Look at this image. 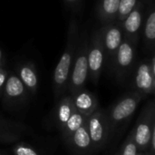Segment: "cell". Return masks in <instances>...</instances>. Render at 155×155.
Returning a JSON list of instances; mask_svg holds the SVG:
<instances>
[{
	"label": "cell",
	"mask_w": 155,
	"mask_h": 155,
	"mask_svg": "<svg viewBox=\"0 0 155 155\" xmlns=\"http://www.w3.org/2000/svg\"><path fill=\"white\" fill-rule=\"evenodd\" d=\"M0 67H1V66H0Z\"/></svg>",
	"instance_id": "cell-28"
},
{
	"label": "cell",
	"mask_w": 155,
	"mask_h": 155,
	"mask_svg": "<svg viewBox=\"0 0 155 155\" xmlns=\"http://www.w3.org/2000/svg\"><path fill=\"white\" fill-rule=\"evenodd\" d=\"M18 77L25 86L26 90L32 94H35L38 86V77L33 64H22L18 69Z\"/></svg>",
	"instance_id": "cell-15"
},
{
	"label": "cell",
	"mask_w": 155,
	"mask_h": 155,
	"mask_svg": "<svg viewBox=\"0 0 155 155\" xmlns=\"http://www.w3.org/2000/svg\"><path fill=\"white\" fill-rule=\"evenodd\" d=\"M67 143L75 153L80 154L87 153L93 149L91 138L85 122L72 134Z\"/></svg>",
	"instance_id": "cell-13"
},
{
	"label": "cell",
	"mask_w": 155,
	"mask_h": 155,
	"mask_svg": "<svg viewBox=\"0 0 155 155\" xmlns=\"http://www.w3.org/2000/svg\"><path fill=\"white\" fill-rule=\"evenodd\" d=\"M76 44H77V25L75 21H72L69 25L65 48L54 71L53 86H54V93L55 97H58L60 94H62L64 92L65 89H67L69 76L76 53Z\"/></svg>",
	"instance_id": "cell-1"
},
{
	"label": "cell",
	"mask_w": 155,
	"mask_h": 155,
	"mask_svg": "<svg viewBox=\"0 0 155 155\" xmlns=\"http://www.w3.org/2000/svg\"><path fill=\"white\" fill-rule=\"evenodd\" d=\"M25 130V126L5 121H0V143H11L20 140L19 131Z\"/></svg>",
	"instance_id": "cell-17"
},
{
	"label": "cell",
	"mask_w": 155,
	"mask_h": 155,
	"mask_svg": "<svg viewBox=\"0 0 155 155\" xmlns=\"http://www.w3.org/2000/svg\"><path fill=\"white\" fill-rule=\"evenodd\" d=\"M4 87L5 102L9 106H15L25 101L26 88L17 75H9L5 80Z\"/></svg>",
	"instance_id": "cell-11"
},
{
	"label": "cell",
	"mask_w": 155,
	"mask_h": 155,
	"mask_svg": "<svg viewBox=\"0 0 155 155\" xmlns=\"http://www.w3.org/2000/svg\"><path fill=\"white\" fill-rule=\"evenodd\" d=\"M65 2V4L70 6V7H73V8H75L78 6V5L80 4L81 0H64Z\"/></svg>",
	"instance_id": "cell-24"
},
{
	"label": "cell",
	"mask_w": 155,
	"mask_h": 155,
	"mask_svg": "<svg viewBox=\"0 0 155 155\" xmlns=\"http://www.w3.org/2000/svg\"><path fill=\"white\" fill-rule=\"evenodd\" d=\"M100 31L104 51V62H107L109 65H112L115 54L124 38L121 23L107 24L101 28Z\"/></svg>",
	"instance_id": "cell-8"
},
{
	"label": "cell",
	"mask_w": 155,
	"mask_h": 155,
	"mask_svg": "<svg viewBox=\"0 0 155 155\" xmlns=\"http://www.w3.org/2000/svg\"><path fill=\"white\" fill-rule=\"evenodd\" d=\"M120 0H100L97 5V15L104 25L114 23L117 18Z\"/></svg>",
	"instance_id": "cell-14"
},
{
	"label": "cell",
	"mask_w": 155,
	"mask_h": 155,
	"mask_svg": "<svg viewBox=\"0 0 155 155\" xmlns=\"http://www.w3.org/2000/svg\"><path fill=\"white\" fill-rule=\"evenodd\" d=\"M155 128V103L151 100L143 108L132 130L138 153L147 152L152 132Z\"/></svg>",
	"instance_id": "cell-3"
},
{
	"label": "cell",
	"mask_w": 155,
	"mask_h": 155,
	"mask_svg": "<svg viewBox=\"0 0 155 155\" xmlns=\"http://www.w3.org/2000/svg\"><path fill=\"white\" fill-rule=\"evenodd\" d=\"M87 60L89 77L94 84H97L104 68V64L105 63L101 31H98L94 34L91 44L88 45Z\"/></svg>",
	"instance_id": "cell-7"
},
{
	"label": "cell",
	"mask_w": 155,
	"mask_h": 155,
	"mask_svg": "<svg viewBox=\"0 0 155 155\" xmlns=\"http://www.w3.org/2000/svg\"><path fill=\"white\" fill-rule=\"evenodd\" d=\"M88 43L84 40L76 49L74 60L71 69L69 81L67 84V89L70 94H73L79 90L84 88L85 83L89 77L88 70V60H87V52H88Z\"/></svg>",
	"instance_id": "cell-4"
},
{
	"label": "cell",
	"mask_w": 155,
	"mask_h": 155,
	"mask_svg": "<svg viewBox=\"0 0 155 155\" xmlns=\"http://www.w3.org/2000/svg\"><path fill=\"white\" fill-rule=\"evenodd\" d=\"M85 124L91 138L92 148L95 151L101 149L106 143L110 134V126L105 111L98 108L86 117Z\"/></svg>",
	"instance_id": "cell-5"
},
{
	"label": "cell",
	"mask_w": 155,
	"mask_h": 155,
	"mask_svg": "<svg viewBox=\"0 0 155 155\" xmlns=\"http://www.w3.org/2000/svg\"><path fill=\"white\" fill-rule=\"evenodd\" d=\"M1 61H2V53L0 51V66H1Z\"/></svg>",
	"instance_id": "cell-26"
},
{
	"label": "cell",
	"mask_w": 155,
	"mask_h": 155,
	"mask_svg": "<svg viewBox=\"0 0 155 155\" xmlns=\"http://www.w3.org/2000/svg\"><path fill=\"white\" fill-rule=\"evenodd\" d=\"M118 153H119V155H137L138 150H137V146L134 138L133 131L130 132V134H128L126 140L123 143Z\"/></svg>",
	"instance_id": "cell-20"
},
{
	"label": "cell",
	"mask_w": 155,
	"mask_h": 155,
	"mask_svg": "<svg viewBox=\"0 0 155 155\" xmlns=\"http://www.w3.org/2000/svg\"><path fill=\"white\" fill-rule=\"evenodd\" d=\"M74 109L85 117L91 115L99 108V102L96 95L84 88L71 94Z\"/></svg>",
	"instance_id": "cell-12"
},
{
	"label": "cell",
	"mask_w": 155,
	"mask_h": 155,
	"mask_svg": "<svg viewBox=\"0 0 155 155\" xmlns=\"http://www.w3.org/2000/svg\"><path fill=\"white\" fill-rule=\"evenodd\" d=\"M0 155H1V154H0Z\"/></svg>",
	"instance_id": "cell-29"
},
{
	"label": "cell",
	"mask_w": 155,
	"mask_h": 155,
	"mask_svg": "<svg viewBox=\"0 0 155 155\" xmlns=\"http://www.w3.org/2000/svg\"><path fill=\"white\" fill-rule=\"evenodd\" d=\"M143 4L141 1H137L134 9L126 16V18L121 23L124 36L129 39L131 42L136 45L140 31L143 26Z\"/></svg>",
	"instance_id": "cell-9"
},
{
	"label": "cell",
	"mask_w": 155,
	"mask_h": 155,
	"mask_svg": "<svg viewBox=\"0 0 155 155\" xmlns=\"http://www.w3.org/2000/svg\"><path fill=\"white\" fill-rule=\"evenodd\" d=\"M144 97L137 92L132 91L123 95L107 111H105L110 126V133L118 130L128 122L135 113L140 102Z\"/></svg>",
	"instance_id": "cell-2"
},
{
	"label": "cell",
	"mask_w": 155,
	"mask_h": 155,
	"mask_svg": "<svg viewBox=\"0 0 155 155\" xmlns=\"http://www.w3.org/2000/svg\"><path fill=\"white\" fill-rule=\"evenodd\" d=\"M137 155H148V153L147 152H142V153H138Z\"/></svg>",
	"instance_id": "cell-25"
},
{
	"label": "cell",
	"mask_w": 155,
	"mask_h": 155,
	"mask_svg": "<svg viewBox=\"0 0 155 155\" xmlns=\"http://www.w3.org/2000/svg\"><path fill=\"white\" fill-rule=\"evenodd\" d=\"M74 110V106L73 104L71 94L64 96L59 101L56 107V123L60 130L63 129V127L68 121Z\"/></svg>",
	"instance_id": "cell-16"
},
{
	"label": "cell",
	"mask_w": 155,
	"mask_h": 155,
	"mask_svg": "<svg viewBox=\"0 0 155 155\" xmlns=\"http://www.w3.org/2000/svg\"><path fill=\"white\" fill-rule=\"evenodd\" d=\"M135 44L124 36L122 43L115 54L112 67L116 78L122 81L132 69L135 58Z\"/></svg>",
	"instance_id": "cell-6"
},
{
	"label": "cell",
	"mask_w": 155,
	"mask_h": 155,
	"mask_svg": "<svg viewBox=\"0 0 155 155\" xmlns=\"http://www.w3.org/2000/svg\"><path fill=\"white\" fill-rule=\"evenodd\" d=\"M155 74H153L150 68V62L148 60L143 61L136 71L134 77V91L140 94L142 96L154 94Z\"/></svg>",
	"instance_id": "cell-10"
},
{
	"label": "cell",
	"mask_w": 155,
	"mask_h": 155,
	"mask_svg": "<svg viewBox=\"0 0 155 155\" xmlns=\"http://www.w3.org/2000/svg\"><path fill=\"white\" fill-rule=\"evenodd\" d=\"M13 153L14 155H42L34 147H32L25 143H16L13 147Z\"/></svg>",
	"instance_id": "cell-22"
},
{
	"label": "cell",
	"mask_w": 155,
	"mask_h": 155,
	"mask_svg": "<svg viewBox=\"0 0 155 155\" xmlns=\"http://www.w3.org/2000/svg\"><path fill=\"white\" fill-rule=\"evenodd\" d=\"M6 78H7V73L3 68L0 67V89L4 86Z\"/></svg>",
	"instance_id": "cell-23"
},
{
	"label": "cell",
	"mask_w": 155,
	"mask_h": 155,
	"mask_svg": "<svg viewBox=\"0 0 155 155\" xmlns=\"http://www.w3.org/2000/svg\"><path fill=\"white\" fill-rule=\"evenodd\" d=\"M137 1L138 0H120L116 18L119 21V23H122L126 18V16L134 9Z\"/></svg>",
	"instance_id": "cell-21"
},
{
	"label": "cell",
	"mask_w": 155,
	"mask_h": 155,
	"mask_svg": "<svg viewBox=\"0 0 155 155\" xmlns=\"http://www.w3.org/2000/svg\"><path fill=\"white\" fill-rule=\"evenodd\" d=\"M144 44L148 49L154 48L155 42V8L153 1L149 5L148 15L144 25Z\"/></svg>",
	"instance_id": "cell-18"
},
{
	"label": "cell",
	"mask_w": 155,
	"mask_h": 155,
	"mask_svg": "<svg viewBox=\"0 0 155 155\" xmlns=\"http://www.w3.org/2000/svg\"><path fill=\"white\" fill-rule=\"evenodd\" d=\"M114 155H119V153L117 152V153H115V154H114Z\"/></svg>",
	"instance_id": "cell-27"
},
{
	"label": "cell",
	"mask_w": 155,
	"mask_h": 155,
	"mask_svg": "<svg viewBox=\"0 0 155 155\" xmlns=\"http://www.w3.org/2000/svg\"><path fill=\"white\" fill-rule=\"evenodd\" d=\"M85 119H86V117L84 115H83L81 113H79L75 109L74 110V112L72 113V114L69 117L68 121L66 122V124H64V126L61 130V132L63 134V137H64V139L65 140L66 143L68 142V140L70 139L72 134L83 124H84Z\"/></svg>",
	"instance_id": "cell-19"
}]
</instances>
